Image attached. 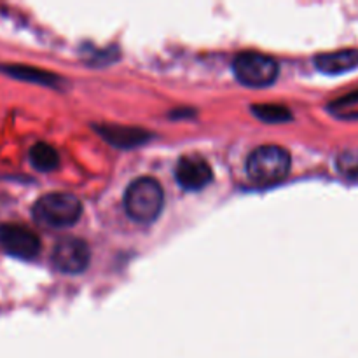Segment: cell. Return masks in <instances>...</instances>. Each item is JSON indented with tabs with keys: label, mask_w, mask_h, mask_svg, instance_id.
Here are the masks:
<instances>
[{
	"label": "cell",
	"mask_w": 358,
	"mask_h": 358,
	"mask_svg": "<svg viewBox=\"0 0 358 358\" xmlns=\"http://www.w3.org/2000/svg\"><path fill=\"white\" fill-rule=\"evenodd\" d=\"M175 178L185 191H201L212 182L213 171L208 161L198 154H187L180 157L175 168Z\"/></svg>",
	"instance_id": "obj_7"
},
{
	"label": "cell",
	"mask_w": 358,
	"mask_h": 358,
	"mask_svg": "<svg viewBox=\"0 0 358 358\" xmlns=\"http://www.w3.org/2000/svg\"><path fill=\"white\" fill-rule=\"evenodd\" d=\"M336 168L348 180H358V150H345L336 159Z\"/></svg>",
	"instance_id": "obj_12"
},
{
	"label": "cell",
	"mask_w": 358,
	"mask_h": 358,
	"mask_svg": "<svg viewBox=\"0 0 358 358\" xmlns=\"http://www.w3.org/2000/svg\"><path fill=\"white\" fill-rule=\"evenodd\" d=\"M31 213L41 226L62 229V227L73 226L79 220L80 213H83V205L76 196L65 194V192H52V194L42 196L34 205Z\"/></svg>",
	"instance_id": "obj_3"
},
{
	"label": "cell",
	"mask_w": 358,
	"mask_h": 358,
	"mask_svg": "<svg viewBox=\"0 0 358 358\" xmlns=\"http://www.w3.org/2000/svg\"><path fill=\"white\" fill-rule=\"evenodd\" d=\"M101 135L107 138V142L115 143V145L119 147H133L136 145V143L145 142V138L149 136L145 131H142V129L114 128V126L101 129Z\"/></svg>",
	"instance_id": "obj_10"
},
{
	"label": "cell",
	"mask_w": 358,
	"mask_h": 358,
	"mask_svg": "<svg viewBox=\"0 0 358 358\" xmlns=\"http://www.w3.org/2000/svg\"><path fill=\"white\" fill-rule=\"evenodd\" d=\"M290 171V154L283 147L262 145L252 150L247 159V173L257 185H275L285 180Z\"/></svg>",
	"instance_id": "obj_2"
},
{
	"label": "cell",
	"mask_w": 358,
	"mask_h": 358,
	"mask_svg": "<svg viewBox=\"0 0 358 358\" xmlns=\"http://www.w3.org/2000/svg\"><path fill=\"white\" fill-rule=\"evenodd\" d=\"M2 72H7L9 76L17 77V79L35 80L38 84H51L56 80L55 76L44 72V70L28 69V66H2Z\"/></svg>",
	"instance_id": "obj_11"
},
{
	"label": "cell",
	"mask_w": 358,
	"mask_h": 358,
	"mask_svg": "<svg viewBox=\"0 0 358 358\" xmlns=\"http://www.w3.org/2000/svg\"><path fill=\"white\" fill-rule=\"evenodd\" d=\"M236 79L243 86L264 87L278 77V63L271 56L261 52H241L233 63Z\"/></svg>",
	"instance_id": "obj_4"
},
{
	"label": "cell",
	"mask_w": 358,
	"mask_h": 358,
	"mask_svg": "<svg viewBox=\"0 0 358 358\" xmlns=\"http://www.w3.org/2000/svg\"><path fill=\"white\" fill-rule=\"evenodd\" d=\"M0 247L16 259H34L41 250V240L28 227L6 224L0 226Z\"/></svg>",
	"instance_id": "obj_6"
},
{
	"label": "cell",
	"mask_w": 358,
	"mask_h": 358,
	"mask_svg": "<svg viewBox=\"0 0 358 358\" xmlns=\"http://www.w3.org/2000/svg\"><path fill=\"white\" fill-rule=\"evenodd\" d=\"M28 157H30L31 166L38 171H52L56 170L59 164L58 152H56L51 145H48V143L44 142L35 143V145L30 149Z\"/></svg>",
	"instance_id": "obj_9"
},
{
	"label": "cell",
	"mask_w": 358,
	"mask_h": 358,
	"mask_svg": "<svg viewBox=\"0 0 358 358\" xmlns=\"http://www.w3.org/2000/svg\"><path fill=\"white\" fill-rule=\"evenodd\" d=\"M164 192L159 182L150 177H142L128 185L124 194V208L129 219L140 224H150L163 210Z\"/></svg>",
	"instance_id": "obj_1"
},
{
	"label": "cell",
	"mask_w": 358,
	"mask_h": 358,
	"mask_svg": "<svg viewBox=\"0 0 358 358\" xmlns=\"http://www.w3.org/2000/svg\"><path fill=\"white\" fill-rule=\"evenodd\" d=\"M51 261L58 271L77 275V273H83L90 264L91 250L86 241L79 238H63L56 243Z\"/></svg>",
	"instance_id": "obj_5"
},
{
	"label": "cell",
	"mask_w": 358,
	"mask_h": 358,
	"mask_svg": "<svg viewBox=\"0 0 358 358\" xmlns=\"http://www.w3.org/2000/svg\"><path fill=\"white\" fill-rule=\"evenodd\" d=\"M315 65L325 73H345L358 66V51L345 49V51L327 52L315 58Z\"/></svg>",
	"instance_id": "obj_8"
},
{
	"label": "cell",
	"mask_w": 358,
	"mask_h": 358,
	"mask_svg": "<svg viewBox=\"0 0 358 358\" xmlns=\"http://www.w3.org/2000/svg\"><path fill=\"white\" fill-rule=\"evenodd\" d=\"M252 110L259 119L266 122H285L292 119L289 108L282 107V105H255Z\"/></svg>",
	"instance_id": "obj_13"
}]
</instances>
